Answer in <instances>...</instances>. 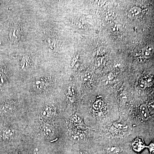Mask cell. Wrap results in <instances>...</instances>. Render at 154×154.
I'll list each match as a JSON object with an SVG mask.
<instances>
[{
	"label": "cell",
	"instance_id": "1",
	"mask_svg": "<svg viewBox=\"0 0 154 154\" xmlns=\"http://www.w3.org/2000/svg\"><path fill=\"white\" fill-rule=\"evenodd\" d=\"M9 36L11 41L14 42L19 41L21 39L22 31L19 25L15 24L12 27Z\"/></svg>",
	"mask_w": 154,
	"mask_h": 154
},
{
	"label": "cell",
	"instance_id": "11",
	"mask_svg": "<svg viewBox=\"0 0 154 154\" xmlns=\"http://www.w3.org/2000/svg\"><path fill=\"white\" fill-rule=\"evenodd\" d=\"M140 111L142 119L143 120H146L148 119L149 116V110L146 105H141L140 107Z\"/></svg>",
	"mask_w": 154,
	"mask_h": 154
},
{
	"label": "cell",
	"instance_id": "13",
	"mask_svg": "<svg viewBox=\"0 0 154 154\" xmlns=\"http://www.w3.org/2000/svg\"><path fill=\"white\" fill-rule=\"evenodd\" d=\"M82 79L83 82L87 83V84H91L94 80L93 75L91 73L88 72H86L83 74Z\"/></svg>",
	"mask_w": 154,
	"mask_h": 154
},
{
	"label": "cell",
	"instance_id": "9",
	"mask_svg": "<svg viewBox=\"0 0 154 154\" xmlns=\"http://www.w3.org/2000/svg\"><path fill=\"white\" fill-rule=\"evenodd\" d=\"M93 107L95 112L98 113L102 112L103 109L105 108L104 102L101 99H99L94 102Z\"/></svg>",
	"mask_w": 154,
	"mask_h": 154
},
{
	"label": "cell",
	"instance_id": "6",
	"mask_svg": "<svg viewBox=\"0 0 154 154\" xmlns=\"http://www.w3.org/2000/svg\"><path fill=\"white\" fill-rule=\"evenodd\" d=\"M154 53V47L152 45H149L144 48L142 51V54L146 58L151 57Z\"/></svg>",
	"mask_w": 154,
	"mask_h": 154
},
{
	"label": "cell",
	"instance_id": "16",
	"mask_svg": "<svg viewBox=\"0 0 154 154\" xmlns=\"http://www.w3.org/2000/svg\"><path fill=\"white\" fill-rule=\"evenodd\" d=\"M7 80V75L2 70L0 69V86L3 85Z\"/></svg>",
	"mask_w": 154,
	"mask_h": 154
},
{
	"label": "cell",
	"instance_id": "15",
	"mask_svg": "<svg viewBox=\"0 0 154 154\" xmlns=\"http://www.w3.org/2000/svg\"><path fill=\"white\" fill-rule=\"evenodd\" d=\"M30 60L29 57H24L22 58L21 63V67L22 69H25L28 68L30 65Z\"/></svg>",
	"mask_w": 154,
	"mask_h": 154
},
{
	"label": "cell",
	"instance_id": "14",
	"mask_svg": "<svg viewBox=\"0 0 154 154\" xmlns=\"http://www.w3.org/2000/svg\"><path fill=\"white\" fill-rule=\"evenodd\" d=\"M42 132L46 137H50L52 134V128L48 125H45L42 128Z\"/></svg>",
	"mask_w": 154,
	"mask_h": 154
},
{
	"label": "cell",
	"instance_id": "5",
	"mask_svg": "<svg viewBox=\"0 0 154 154\" xmlns=\"http://www.w3.org/2000/svg\"><path fill=\"white\" fill-rule=\"evenodd\" d=\"M116 131L118 132H125L128 130V126L123 122H117L113 125Z\"/></svg>",
	"mask_w": 154,
	"mask_h": 154
},
{
	"label": "cell",
	"instance_id": "12",
	"mask_svg": "<svg viewBox=\"0 0 154 154\" xmlns=\"http://www.w3.org/2000/svg\"><path fill=\"white\" fill-rule=\"evenodd\" d=\"M122 149L118 146H109L106 148V151L108 154H120L122 152Z\"/></svg>",
	"mask_w": 154,
	"mask_h": 154
},
{
	"label": "cell",
	"instance_id": "17",
	"mask_svg": "<svg viewBox=\"0 0 154 154\" xmlns=\"http://www.w3.org/2000/svg\"><path fill=\"white\" fill-rule=\"evenodd\" d=\"M113 15V13H112V11L107 12L105 14V19L107 20H109L112 18Z\"/></svg>",
	"mask_w": 154,
	"mask_h": 154
},
{
	"label": "cell",
	"instance_id": "18",
	"mask_svg": "<svg viewBox=\"0 0 154 154\" xmlns=\"http://www.w3.org/2000/svg\"><path fill=\"white\" fill-rule=\"evenodd\" d=\"M154 143H152L149 146V150L151 154H154Z\"/></svg>",
	"mask_w": 154,
	"mask_h": 154
},
{
	"label": "cell",
	"instance_id": "8",
	"mask_svg": "<svg viewBox=\"0 0 154 154\" xmlns=\"http://www.w3.org/2000/svg\"><path fill=\"white\" fill-rule=\"evenodd\" d=\"M52 107L49 105H46L42 108L41 112L42 116L43 118L48 119L50 118L52 115Z\"/></svg>",
	"mask_w": 154,
	"mask_h": 154
},
{
	"label": "cell",
	"instance_id": "7",
	"mask_svg": "<svg viewBox=\"0 0 154 154\" xmlns=\"http://www.w3.org/2000/svg\"><path fill=\"white\" fill-rule=\"evenodd\" d=\"M141 12L140 8L138 7H134L128 11V16L130 18L135 19L137 18Z\"/></svg>",
	"mask_w": 154,
	"mask_h": 154
},
{
	"label": "cell",
	"instance_id": "2",
	"mask_svg": "<svg viewBox=\"0 0 154 154\" xmlns=\"http://www.w3.org/2000/svg\"><path fill=\"white\" fill-rule=\"evenodd\" d=\"M33 88L36 92L41 93L45 90L46 87V81L44 78H38L33 83Z\"/></svg>",
	"mask_w": 154,
	"mask_h": 154
},
{
	"label": "cell",
	"instance_id": "3",
	"mask_svg": "<svg viewBox=\"0 0 154 154\" xmlns=\"http://www.w3.org/2000/svg\"><path fill=\"white\" fill-rule=\"evenodd\" d=\"M132 149L136 152H140L146 147V145L143 139L137 137L135 139L132 143Z\"/></svg>",
	"mask_w": 154,
	"mask_h": 154
},
{
	"label": "cell",
	"instance_id": "4",
	"mask_svg": "<svg viewBox=\"0 0 154 154\" xmlns=\"http://www.w3.org/2000/svg\"><path fill=\"white\" fill-rule=\"evenodd\" d=\"M14 110V106L10 103H5L0 106V114L7 116L11 114Z\"/></svg>",
	"mask_w": 154,
	"mask_h": 154
},
{
	"label": "cell",
	"instance_id": "10",
	"mask_svg": "<svg viewBox=\"0 0 154 154\" xmlns=\"http://www.w3.org/2000/svg\"><path fill=\"white\" fill-rule=\"evenodd\" d=\"M14 135L13 130L10 128H5L2 133V137L5 140H9Z\"/></svg>",
	"mask_w": 154,
	"mask_h": 154
}]
</instances>
